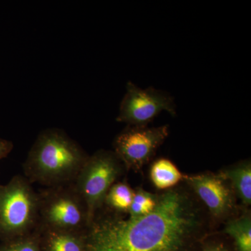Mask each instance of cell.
Returning a JSON list of instances; mask_svg holds the SVG:
<instances>
[{
	"instance_id": "obj_16",
	"label": "cell",
	"mask_w": 251,
	"mask_h": 251,
	"mask_svg": "<svg viewBox=\"0 0 251 251\" xmlns=\"http://www.w3.org/2000/svg\"><path fill=\"white\" fill-rule=\"evenodd\" d=\"M14 148L12 142L0 138V160L6 158Z\"/></svg>"
},
{
	"instance_id": "obj_9",
	"label": "cell",
	"mask_w": 251,
	"mask_h": 251,
	"mask_svg": "<svg viewBox=\"0 0 251 251\" xmlns=\"http://www.w3.org/2000/svg\"><path fill=\"white\" fill-rule=\"evenodd\" d=\"M41 251H85V233L36 227Z\"/></svg>"
},
{
	"instance_id": "obj_11",
	"label": "cell",
	"mask_w": 251,
	"mask_h": 251,
	"mask_svg": "<svg viewBox=\"0 0 251 251\" xmlns=\"http://www.w3.org/2000/svg\"><path fill=\"white\" fill-rule=\"evenodd\" d=\"M184 175L171 160L166 158H158L150 167V180L154 187L161 191L179 185L183 181Z\"/></svg>"
},
{
	"instance_id": "obj_2",
	"label": "cell",
	"mask_w": 251,
	"mask_h": 251,
	"mask_svg": "<svg viewBox=\"0 0 251 251\" xmlns=\"http://www.w3.org/2000/svg\"><path fill=\"white\" fill-rule=\"evenodd\" d=\"M89 155L62 130L41 131L23 164L31 184L46 187L71 184L76 179Z\"/></svg>"
},
{
	"instance_id": "obj_10",
	"label": "cell",
	"mask_w": 251,
	"mask_h": 251,
	"mask_svg": "<svg viewBox=\"0 0 251 251\" xmlns=\"http://www.w3.org/2000/svg\"><path fill=\"white\" fill-rule=\"evenodd\" d=\"M229 181L236 197L242 202L243 207L251 204V163L250 160L240 161L219 172Z\"/></svg>"
},
{
	"instance_id": "obj_5",
	"label": "cell",
	"mask_w": 251,
	"mask_h": 251,
	"mask_svg": "<svg viewBox=\"0 0 251 251\" xmlns=\"http://www.w3.org/2000/svg\"><path fill=\"white\" fill-rule=\"evenodd\" d=\"M124 170L125 167L113 151L100 150L89 156L74 181L87 207L89 224L103 207L109 189Z\"/></svg>"
},
{
	"instance_id": "obj_1",
	"label": "cell",
	"mask_w": 251,
	"mask_h": 251,
	"mask_svg": "<svg viewBox=\"0 0 251 251\" xmlns=\"http://www.w3.org/2000/svg\"><path fill=\"white\" fill-rule=\"evenodd\" d=\"M215 226L183 181L156 194V205L138 218L101 209L85 233V251H192Z\"/></svg>"
},
{
	"instance_id": "obj_17",
	"label": "cell",
	"mask_w": 251,
	"mask_h": 251,
	"mask_svg": "<svg viewBox=\"0 0 251 251\" xmlns=\"http://www.w3.org/2000/svg\"><path fill=\"white\" fill-rule=\"evenodd\" d=\"M202 251H229L226 244L223 242H208L205 247H203Z\"/></svg>"
},
{
	"instance_id": "obj_8",
	"label": "cell",
	"mask_w": 251,
	"mask_h": 251,
	"mask_svg": "<svg viewBox=\"0 0 251 251\" xmlns=\"http://www.w3.org/2000/svg\"><path fill=\"white\" fill-rule=\"evenodd\" d=\"M163 111L176 115V105L171 94L151 87L143 90L128 82L117 121L132 126H148Z\"/></svg>"
},
{
	"instance_id": "obj_13",
	"label": "cell",
	"mask_w": 251,
	"mask_h": 251,
	"mask_svg": "<svg viewBox=\"0 0 251 251\" xmlns=\"http://www.w3.org/2000/svg\"><path fill=\"white\" fill-rule=\"evenodd\" d=\"M134 190L125 181H117L109 189L101 209L127 215L133 201Z\"/></svg>"
},
{
	"instance_id": "obj_7",
	"label": "cell",
	"mask_w": 251,
	"mask_h": 251,
	"mask_svg": "<svg viewBox=\"0 0 251 251\" xmlns=\"http://www.w3.org/2000/svg\"><path fill=\"white\" fill-rule=\"evenodd\" d=\"M169 135V126H128L115 137L113 152L125 169L140 171L154 156Z\"/></svg>"
},
{
	"instance_id": "obj_12",
	"label": "cell",
	"mask_w": 251,
	"mask_h": 251,
	"mask_svg": "<svg viewBox=\"0 0 251 251\" xmlns=\"http://www.w3.org/2000/svg\"><path fill=\"white\" fill-rule=\"evenodd\" d=\"M224 234L233 239L237 251H251V214L243 208L240 214L225 223Z\"/></svg>"
},
{
	"instance_id": "obj_4",
	"label": "cell",
	"mask_w": 251,
	"mask_h": 251,
	"mask_svg": "<svg viewBox=\"0 0 251 251\" xmlns=\"http://www.w3.org/2000/svg\"><path fill=\"white\" fill-rule=\"evenodd\" d=\"M39 197L37 227L85 233L90 226L87 207L74 182L47 187Z\"/></svg>"
},
{
	"instance_id": "obj_15",
	"label": "cell",
	"mask_w": 251,
	"mask_h": 251,
	"mask_svg": "<svg viewBox=\"0 0 251 251\" xmlns=\"http://www.w3.org/2000/svg\"><path fill=\"white\" fill-rule=\"evenodd\" d=\"M0 251H41L37 231L23 237L4 241Z\"/></svg>"
},
{
	"instance_id": "obj_3",
	"label": "cell",
	"mask_w": 251,
	"mask_h": 251,
	"mask_svg": "<svg viewBox=\"0 0 251 251\" xmlns=\"http://www.w3.org/2000/svg\"><path fill=\"white\" fill-rule=\"evenodd\" d=\"M39 211V193L25 176L16 175L0 185V238L11 240L35 231Z\"/></svg>"
},
{
	"instance_id": "obj_6",
	"label": "cell",
	"mask_w": 251,
	"mask_h": 251,
	"mask_svg": "<svg viewBox=\"0 0 251 251\" xmlns=\"http://www.w3.org/2000/svg\"><path fill=\"white\" fill-rule=\"evenodd\" d=\"M183 181L205 208L214 226L224 224L242 210L229 181L219 173L184 175Z\"/></svg>"
},
{
	"instance_id": "obj_14",
	"label": "cell",
	"mask_w": 251,
	"mask_h": 251,
	"mask_svg": "<svg viewBox=\"0 0 251 251\" xmlns=\"http://www.w3.org/2000/svg\"><path fill=\"white\" fill-rule=\"evenodd\" d=\"M156 205V194L145 191L143 188L134 190L133 201L127 216L138 218L147 215L153 211Z\"/></svg>"
}]
</instances>
